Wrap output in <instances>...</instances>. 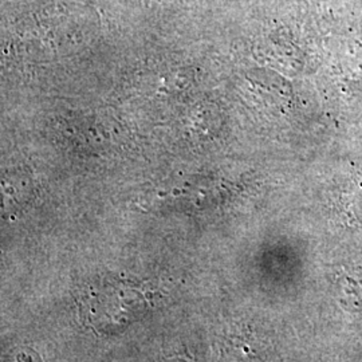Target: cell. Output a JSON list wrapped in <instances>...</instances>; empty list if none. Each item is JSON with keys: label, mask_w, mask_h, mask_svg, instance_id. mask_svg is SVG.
<instances>
[{"label": "cell", "mask_w": 362, "mask_h": 362, "mask_svg": "<svg viewBox=\"0 0 362 362\" xmlns=\"http://www.w3.org/2000/svg\"><path fill=\"white\" fill-rule=\"evenodd\" d=\"M160 362H184V361H179V360H167V361H160Z\"/></svg>", "instance_id": "1"}]
</instances>
